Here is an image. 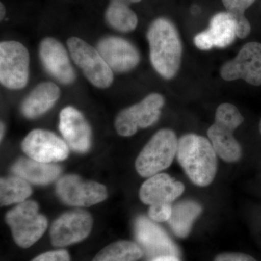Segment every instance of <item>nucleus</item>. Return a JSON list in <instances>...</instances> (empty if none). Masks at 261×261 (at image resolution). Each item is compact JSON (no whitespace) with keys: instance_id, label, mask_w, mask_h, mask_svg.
Returning a JSON list of instances; mask_svg holds the SVG:
<instances>
[{"instance_id":"29","label":"nucleus","mask_w":261,"mask_h":261,"mask_svg":"<svg viewBox=\"0 0 261 261\" xmlns=\"http://www.w3.org/2000/svg\"><path fill=\"white\" fill-rule=\"evenodd\" d=\"M214 261H257L253 257L243 253H223L216 257Z\"/></svg>"},{"instance_id":"10","label":"nucleus","mask_w":261,"mask_h":261,"mask_svg":"<svg viewBox=\"0 0 261 261\" xmlns=\"http://www.w3.org/2000/svg\"><path fill=\"white\" fill-rule=\"evenodd\" d=\"M221 75L228 82L242 79L251 85H261L260 43L245 44L238 56L223 65Z\"/></svg>"},{"instance_id":"19","label":"nucleus","mask_w":261,"mask_h":261,"mask_svg":"<svg viewBox=\"0 0 261 261\" xmlns=\"http://www.w3.org/2000/svg\"><path fill=\"white\" fill-rule=\"evenodd\" d=\"M12 171L15 176L35 185H47L56 179L61 168L53 163L39 162L32 159H20L13 165Z\"/></svg>"},{"instance_id":"11","label":"nucleus","mask_w":261,"mask_h":261,"mask_svg":"<svg viewBox=\"0 0 261 261\" xmlns=\"http://www.w3.org/2000/svg\"><path fill=\"white\" fill-rule=\"evenodd\" d=\"M21 148L30 159L42 163L64 161L69 154V147L65 140L53 132L42 129L32 130L22 142Z\"/></svg>"},{"instance_id":"26","label":"nucleus","mask_w":261,"mask_h":261,"mask_svg":"<svg viewBox=\"0 0 261 261\" xmlns=\"http://www.w3.org/2000/svg\"><path fill=\"white\" fill-rule=\"evenodd\" d=\"M173 207L171 203H158L151 205L148 214L149 218L157 222L168 221L172 214Z\"/></svg>"},{"instance_id":"21","label":"nucleus","mask_w":261,"mask_h":261,"mask_svg":"<svg viewBox=\"0 0 261 261\" xmlns=\"http://www.w3.org/2000/svg\"><path fill=\"white\" fill-rule=\"evenodd\" d=\"M202 212V207L193 201H183L173 207L171 219L168 221L176 236L186 238L192 224Z\"/></svg>"},{"instance_id":"34","label":"nucleus","mask_w":261,"mask_h":261,"mask_svg":"<svg viewBox=\"0 0 261 261\" xmlns=\"http://www.w3.org/2000/svg\"><path fill=\"white\" fill-rule=\"evenodd\" d=\"M259 130H260V133L261 135V120H260V125H259Z\"/></svg>"},{"instance_id":"15","label":"nucleus","mask_w":261,"mask_h":261,"mask_svg":"<svg viewBox=\"0 0 261 261\" xmlns=\"http://www.w3.org/2000/svg\"><path fill=\"white\" fill-rule=\"evenodd\" d=\"M135 230L136 239L147 256L153 258L168 255L177 257L179 254L167 233L147 218L139 217L136 221Z\"/></svg>"},{"instance_id":"22","label":"nucleus","mask_w":261,"mask_h":261,"mask_svg":"<svg viewBox=\"0 0 261 261\" xmlns=\"http://www.w3.org/2000/svg\"><path fill=\"white\" fill-rule=\"evenodd\" d=\"M108 25L118 32L127 33L135 30L138 25V18L129 5L111 0L106 12Z\"/></svg>"},{"instance_id":"7","label":"nucleus","mask_w":261,"mask_h":261,"mask_svg":"<svg viewBox=\"0 0 261 261\" xmlns=\"http://www.w3.org/2000/svg\"><path fill=\"white\" fill-rule=\"evenodd\" d=\"M30 56L28 49L17 41L0 44V82L6 88L18 90L27 85Z\"/></svg>"},{"instance_id":"12","label":"nucleus","mask_w":261,"mask_h":261,"mask_svg":"<svg viewBox=\"0 0 261 261\" xmlns=\"http://www.w3.org/2000/svg\"><path fill=\"white\" fill-rule=\"evenodd\" d=\"M93 225L87 211L75 210L62 215L51 225V243L56 247H65L84 240L88 237Z\"/></svg>"},{"instance_id":"25","label":"nucleus","mask_w":261,"mask_h":261,"mask_svg":"<svg viewBox=\"0 0 261 261\" xmlns=\"http://www.w3.org/2000/svg\"><path fill=\"white\" fill-rule=\"evenodd\" d=\"M255 0H222L226 12L233 17L236 23L237 37L245 39L250 34L251 27L245 16V12Z\"/></svg>"},{"instance_id":"6","label":"nucleus","mask_w":261,"mask_h":261,"mask_svg":"<svg viewBox=\"0 0 261 261\" xmlns=\"http://www.w3.org/2000/svg\"><path fill=\"white\" fill-rule=\"evenodd\" d=\"M67 45L72 60L92 85L99 89L112 85L113 70L97 49L78 37L69 38Z\"/></svg>"},{"instance_id":"1","label":"nucleus","mask_w":261,"mask_h":261,"mask_svg":"<svg viewBox=\"0 0 261 261\" xmlns=\"http://www.w3.org/2000/svg\"><path fill=\"white\" fill-rule=\"evenodd\" d=\"M149 57L154 69L166 80L177 74L181 65L182 44L174 24L166 18H156L147 33Z\"/></svg>"},{"instance_id":"8","label":"nucleus","mask_w":261,"mask_h":261,"mask_svg":"<svg viewBox=\"0 0 261 261\" xmlns=\"http://www.w3.org/2000/svg\"><path fill=\"white\" fill-rule=\"evenodd\" d=\"M165 99L159 93L149 94L141 102L123 109L118 113L115 127L118 135L130 137L139 128H145L153 125L161 116Z\"/></svg>"},{"instance_id":"31","label":"nucleus","mask_w":261,"mask_h":261,"mask_svg":"<svg viewBox=\"0 0 261 261\" xmlns=\"http://www.w3.org/2000/svg\"><path fill=\"white\" fill-rule=\"evenodd\" d=\"M114 1L118 2V3H123V4L130 5V4H133V3H140V2L142 1V0H114Z\"/></svg>"},{"instance_id":"3","label":"nucleus","mask_w":261,"mask_h":261,"mask_svg":"<svg viewBox=\"0 0 261 261\" xmlns=\"http://www.w3.org/2000/svg\"><path fill=\"white\" fill-rule=\"evenodd\" d=\"M243 121L238 108L230 103H223L216 110L215 123L207 130L216 154L226 162H237L241 158L242 148L233 133Z\"/></svg>"},{"instance_id":"32","label":"nucleus","mask_w":261,"mask_h":261,"mask_svg":"<svg viewBox=\"0 0 261 261\" xmlns=\"http://www.w3.org/2000/svg\"><path fill=\"white\" fill-rule=\"evenodd\" d=\"M5 15H6V9H5V5L1 3V5H0V18H1V20L5 18Z\"/></svg>"},{"instance_id":"30","label":"nucleus","mask_w":261,"mask_h":261,"mask_svg":"<svg viewBox=\"0 0 261 261\" xmlns=\"http://www.w3.org/2000/svg\"><path fill=\"white\" fill-rule=\"evenodd\" d=\"M150 261H180L179 259L176 256L172 255H168V256H161L155 257Z\"/></svg>"},{"instance_id":"24","label":"nucleus","mask_w":261,"mask_h":261,"mask_svg":"<svg viewBox=\"0 0 261 261\" xmlns=\"http://www.w3.org/2000/svg\"><path fill=\"white\" fill-rule=\"evenodd\" d=\"M0 183L1 205L21 203L32 195V187L28 181L19 176L2 178Z\"/></svg>"},{"instance_id":"33","label":"nucleus","mask_w":261,"mask_h":261,"mask_svg":"<svg viewBox=\"0 0 261 261\" xmlns=\"http://www.w3.org/2000/svg\"><path fill=\"white\" fill-rule=\"evenodd\" d=\"M5 134V126L3 123H1V140H3V136Z\"/></svg>"},{"instance_id":"4","label":"nucleus","mask_w":261,"mask_h":261,"mask_svg":"<svg viewBox=\"0 0 261 261\" xmlns=\"http://www.w3.org/2000/svg\"><path fill=\"white\" fill-rule=\"evenodd\" d=\"M178 141L174 132L168 128L154 134L136 161L139 174L149 178L169 167L176 156Z\"/></svg>"},{"instance_id":"5","label":"nucleus","mask_w":261,"mask_h":261,"mask_svg":"<svg viewBox=\"0 0 261 261\" xmlns=\"http://www.w3.org/2000/svg\"><path fill=\"white\" fill-rule=\"evenodd\" d=\"M13 239L19 246L28 248L42 238L47 228V220L39 213L34 201H24L10 211L5 217Z\"/></svg>"},{"instance_id":"17","label":"nucleus","mask_w":261,"mask_h":261,"mask_svg":"<svg viewBox=\"0 0 261 261\" xmlns=\"http://www.w3.org/2000/svg\"><path fill=\"white\" fill-rule=\"evenodd\" d=\"M185 191L181 182L166 173H158L144 182L140 190V200L147 205L171 203Z\"/></svg>"},{"instance_id":"14","label":"nucleus","mask_w":261,"mask_h":261,"mask_svg":"<svg viewBox=\"0 0 261 261\" xmlns=\"http://www.w3.org/2000/svg\"><path fill=\"white\" fill-rule=\"evenodd\" d=\"M97 49L113 71L125 73L135 68L140 62L137 47L126 39L110 36L98 42Z\"/></svg>"},{"instance_id":"16","label":"nucleus","mask_w":261,"mask_h":261,"mask_svg":"<svg viewBox=\"0 0 261 261\" xmlns=\"http://www.w3.org/2000/svg\"><path fill=\"white\" fill-rule=\"evenodd\" d=\"M59 129L68 147L78 152H85L91 146L92 132L83 114L71 106L60 113Z\"/></svg>"},{"instance_id":"23","label":"nucleus","mask_w":261,"mask_h":261,"mask_svg":"<svg viewBox=\"0 0 261 261\" xmlns=\"http://www.w3.org/2000/svg\"><path fill=\"white\" fill-rule=\"evenodd\" d=\"M142 255L143 250L137 244L118 241L103 248L92 261H137Z\"/></svg>"},{"instance_id":"20","label":"nucleus","mask_w":261,"mask_h":261,"mask_svg":"<svg viewBox=\"0 0 261 261\" xmlns=\"http://www.w3.org/2000/svg\"><path fill=\"white\" fill-rule=\"evenodd\" d=\"M214 47L225 48L231 45L237 37L236 23L227 12H221L211 19L209 28L206 29Z\"/></svg>"},{"instance_id":"2","label":"nucleus","mask_w":261,"mask_h":261,"mask_svg":"<svg viewBox=\"0 0 261 261\" xmlns=\"http://www.w3.org/2000/svg\"><path fill=\"white\" fill-rule=\"evenodd\" d=\"M216 154L210 141L201 136L189 134L178 141V163L197 186H208L214 181L217 171Z\"/></svg>"},{"instance_id":"13","label":"nucleus","mask_w":261,"mask_h":261,"mask_svg":"<svg viewBox=\"0 0 261 261\" xmlns=\"http://www.w3.org/2000/svg\"><path fill=\"white\" fill-rule=\"evenodd\" d=\"M39 56L43 67L60 83L69 85L75 82V72L64 46L54 38L47 37L39 44Z\"/></svg>"},{"instance_id":"28","label":"nucleus","mask_w":261,"mask_h":261,"mask_svg":"<svg viewBox=\"0 0 261 261\" xmlns=\"http://www.w3.org/2000/svg\"><path fill=\"white\" fill-rule=\"evenodd\" d=\"M194 43L196 47L201 50H210L214 47L212 40L207 31L199 33L194 38Z\"/></svg>"},{"instance_id":"27","label":"nucleus","mask_w":261,"mask_h":261,"mask_svg":"<svg viewBox=\"0 0 261 261\" xmlns=\"http://www.w3.org/2000/svg\"><path fill=\"white\" fill-rule=\"evenodd\" d=\"M32 261H70V256L66 250H55L44 252Z\"/></svg>"},{"instance_id":"18","label":"nucleus","mask_w":261,"mask_h":261,"mask_svg":"<svg viewBox=\"0 0 261 261\" xmlns=\"http://www.w3.org/2000/svg\"><path fill=\"white\" fill-rule=\"evenodd\" d=\"M60 96L61 89L53 82L38 84L22 102V114L30 119L42 116L55 106Z\"/></svg>"},{"instance_id":"9","label":"nucleus","mask_w":261,"mask_h":261,"mask_svg":"<svg viewBox=\"0 0 261 261\" xmlns=\"http://www.w3.org/2000/svg\"><path fill=\"white\" fill-rule=\"evenodd\" d=\"M56 192L67 205L89 207L107 198V189L95 181H84L79 176H63L57 184Z\"/></svg>"}]
</instances>
